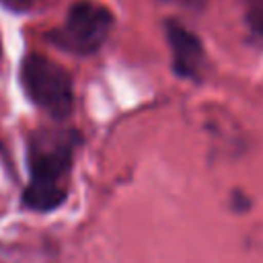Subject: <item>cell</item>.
<instances>
[{"mask_svg":"<svg viewBox=\"0 0 263 263\" xmlns=\"http://www.w3.org/2000/svg\"><path fill=\"white\" fill-rule=\"evenodd\" d=\"M78 142L74 129H35L27 136L29 183L21 193L23 208L47 214L68 199V177Z\"/></svg>","mask_w":263,"mask_h":263,"instance_id":"6da1fadb","label":"cell"},{"mask_svg":"<svg viewBox=\"0 0 263 263\" xmlns=\"http://www.w3.org/2000/svg\"><path fill=\"white\" fill-rule=\"evenodd\" d=\"M27 99L53 119H66L74 109L72 76L58 62L41 53H27L18 68Z\"/></svg>","mask_w":263,"mask_h":263,"instance_id":"7a4b0ae2","label":"cell"},{"mask_svg":"<svg viewBox=\"0 0 263 263\" xmlns=\"http://www.w3.org/2000/svg\"><path fill=\"white\" fill-rule=\"evenodd\" d=\"M113 27V14L105 4L95 0H78L70 6L62 27L53 29L47 39L70 53H95L107 39Z\"/></svg>","mask_w":263,"mask_h":263,"instance_id":"3957f363","label":"cell"},{"mask_svg":"<svg viewBox=\"0 0 263 263\" xmlns=\"http://www.w3.org/2000/svg\"><path fill=\"white\" fill-rule=\"evenodd\" d=\"M166 39L173 53V68L181 78L197 80L205 66V51L191 31H187L183 25L168 21L166 23Z\"/></svg>","mask_w":263,"mask_h":263,"instance_id":"277c9868","label":"cell"},{"mask_svg":"<svg viewBox=\"0 0 263 263\" xmlns=\"http://www.w3.org/2000/svg\"><path fill=\"white\" fill-rule=\"evenodd\" d=\"M247 25L251 35L263 43V0H251L247 10Z\"/></svg>","mask_w":263,"mask_h":263,"instance_id":"5b68a950","label":"cell"},{"mask_svg":"<svg viewBox=\"0 0 263 263\" xmlns=\"http://www.w3.org/2000/svg\"><path fill=\"white\" fill-rule=\"evenodd\" d=\"M166 4H175V6H181V8H189V10H199L205 0H162Z\"/></svg>","mask_w":263,"mask_h":263,"instance_id":"8992f818","label":"cell"},{"mask_svg":"<svg viewBox=\"0 0 263 263\" xmlns=\"http://www.w3.org/2000/svg\"><path fill=\"white\" fill-rule=\"evenodd\" d=\"M2 2H16V0H2Z\"/></svg>","mask_w":263,"mask_h":263,"instance_id":"52a82bcc","label":"cell"}]
</instances>
